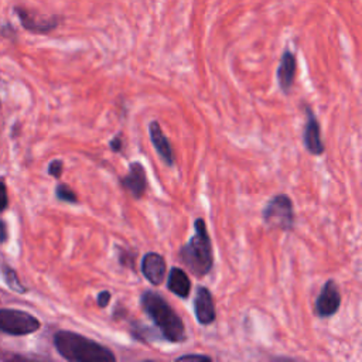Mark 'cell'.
Returning <instances> with one entry per match:
<instances>
[{"label":"cell","instance_id":"cell-18","mask_svg":"<svg viewBox=\"0 0 362 362\" xmlns=\"http://www.w3.org/2000/svg\"><path fill=\"white\" fill-rule=\"evenodd\" d=\"M111 297H112V294H111L108 290L101 291V293L98 294V297H97V303H98V306H99L101 308H105V307L109 304Z\"/></svg>","mask_w":362,"mask_h":362},{"label":"cell","instance_id":"cell-19","mask_svg":"<svg viewBox=\"0 0 362 362\" xmlns=\"http://www.w3.org/2000/svg\"><path fill=\"white\" fill-rule=\"evenodd\" d=\"M8 207V191L5 184L0 181V211H4Z\"/></svg>","mask_w":362,"mask_h":362},{"label":"cell","instance_id":"cell-16","mask_svg":"<svg viewBox=\"0 0 362 362\" xmlns=\"http://www.w3.org/2000/svg\"><path fill=\"white\" fill-rule=\"evenodd\" d=\"M135 262H136V253L129 251V249H121L119 251V263L125 267L135 269Z\"/></svg>","mask_w":362,"mask_h":362},{"label":"cell","instance_id":"cell-15","mask_svg":"<svg viewBox=\"0 0 362 362\" xmlns=\"http://www.w3.org/2000/svg\"><path fill=\"white\" fill-rule=\"evenodd\" d=\"M56 195L60 201H64V203H70V204H77L78 203L77 194L66 184H60L56 188Z\"/></svg>","mask_w":362,"mask_h":362},{"label":"cell","instance_id":"cell-21","mask_svg":"<svg viewBox=\"0 0 362 362\" xmlns=\"http://www.w3.org/2000/svg\"><path fill=\"white\" fill-rule=\"evenodd\" d=\"M197 361V359H200V361H211V358L210 356H207V355H183V356H179L177 358V361Z\"/></svg>","mask_w":362,"mask_h":362},{"label":"cell","instance_id":"cell-1","mask_svg":"<svg viewBox=\"0 0 362 362\" xmlns=\"http://www.w3.org/2000/svg\"><path fill=\"white\" fill-rule=\"evenodd\" d=\"M140 304L146 315L153 321L162 338L179 344L186 339V327L180 315L167 300L153 290H146L140 297Z\"/></svg>","mask_w":362,"mask_h":362},{"label":"cell","instance_id":"cell-3","mask_svg":"<svg viewBox=\"0 0 362 362\" xmlns=\"http://www.w3.org/2000/svg\"><path fill=\"white\" fill-rule=\"evenodd\" d=\"M179 255L186 267L197 277L207 276L212 270V242L203 218H197L194 221V235L184 246L180 248Z\"/></svg>","mask_w":362,"mask_h":362},{"label":"cell","instance_id":"cell-17","mask_svg":"<svg viewBox=\"0 0 362 362\" xmlns=\"http://www.w3.org/2000/svg\"><path fill=\"white\" fill-rule=\"evenodd\" d=\"M49 173L56 177V179H60L61 174H63V162L61 160H54L52 162L50 167H49Z\"/></svg>","mask_w":362,"mask_h":362},{"label":"cell","instance_id":"cell-6","mask_svg":"<svg viewBox=\"0 0 362 362\" xmlns=\"http://www.w3.org/2000/svg\"><path fill=\"white\" fill-rule=\"evenodd\" d=\"M341 306V293L334 280H327L321 289V293L318 294L315 300V314L320 318L332 317Z\"/></svg>","mask_w":362,"mask_h":362},{"label":"cell","instance_id":"cell-8","mask_svg":"<svg viewBox=\"0 0 362 362\" xmlns=\"http://www.w3.org/2000/svg\"><path fill=\"white\" fill-rule=\"evenodd\" d=\"M303 143L310 155L320 156L324 153V143L321 140V129L318 119L311 109L307 108V119L303 132Z\"/></svg>","mask_w":362,"mask_h":362},{"label":"cell","instance_id":"cell-12","mask_svg":"<svg viewBox=\"0 0 362 362\" xmlns=\"http://www.w3.org/2000/svg\"><path fill=\"white\" fill-rule=\"evenodd\" d=\"M296 68H297V61H296V56L286 50L282 54L280 59V64L277 68V81H279V87L283 92L289 94L293 83H294V76H296Z\"/></svg>","mask_w":362,"mask_h":362},{"label":"cell","instance_id":"cell-4","mask_svg":"<svg viewBox=\"0 0 362 362\" xmlns=\"http://www.w3.org/2000/svg\"><path fill=\"white\" fill-rule=\"evenodd\" d=\"M262 218L270 228L290 231L294 225V210L289 195L277 194L270 198L262 211Z\"/></svg>","mask_w":362,"mask_h":362},{"label":"cell","instance_id":"cell-7","mask_svg":"<svg viewBox=\"0 0 362 362\" xmlns=\"http://www.w3.org/2000/svg\"><path fill=\"white\" fill-rule=\"evenodd\" d=\"M193 307H194L195 318L201 325H210L215 321L217 310L214 304V297L207 287L200 286L197 289Z\"/></svg>","mask_w":362,"mask_h":362},{"label":"cell","instance_id":"cell-5","mask_svg":"<svg viewBox=\"0 0 362 362\" xmlns=\"http://www.w3.org/2000/svg\"><path fill=\"white\" fill-rule=\"evenodd\" d=\"M40 328V321L22 310H0V330L11 335H28Z\"/></svg>","mask_w":362,"mask_h":362},{"label":"cell","instance_id":"cell-13","mask_svg":"<svg viewBox=\"0 0 362 362\" xmlns=\"http://www.w3.org/2000/svg\"><path fill=\"white\" fill-rule=\"evenodd\" d=\"M167 289L177 297L187 298L191 291V280L180 267H171L167 277Z\"/></svg>","mask_w":362,"mask_h":362},{"label":"cell","instance_id":"cell-14","mask_svg":"<svg viewBox=\"0 0 362 362\" xmlns=\"http://www.w3.org/2000/svg\"><path fill=\"white\" fill-rule=\"evenodd\" d=\"M22 19V23L25 25V28L28 30H33V32H40V33H46L50 30H54L59 26V20L56 18L53 19H42V20H36L35 16H32L29 12L25 11H18Z\"/></svg>","mask_w":362,"mask_h":362},{"label":"cell","instance_id":"cell-2","mask_svg":"<svg viewBox=\"0 0 362 362\" xmlns=\"http://www.w3.org/2000/svg\"><path fill=\"white\" fill-rule=\"evenodd\" d=\"M59 354L74 362H115V354L105 345L71 331H59L54 335Z\"/></svg>","mask_w":362,"mask_h":362},{"label":"cell","instance_id":"cell-20","mask_svg":"<svg viewBox=\"0 0 362 362\" xmlns=\"http://www.w3.org/2000/svg\"><path fill=\"white\" fill-rule=\"evenodd\" d=\"M109 146H111L112 152H115V153L122 152V147H123V139H122V136H121V135L115 136V138L109 142Z\"/></svg>","mask_w":362,"mask_h":362},{"label":"cell","instance_id":"cell-11","mask_svg":"<svg viewBox=\"0 0 362 362\" xmlns=\"http://www.w3.org/2000/svg\"><path fill=\"white\" fill-rule=\"evenodd\" d=\"M149 135H150V140L157 152V155L162 157V160L169 166L173 167L174 166V152L171 147V143L169 142L167 136L164 135L162 126L159 122L153 121L149 125Z\"/></svg>","mask_w":362,"mask_h":362},{"label":"cell","instance_id":"cell-10","mask_svg":"<svg viewBox=\"0 0 362 362\" xmlns=\"http://www.w3.org/2000/svg\"><path fill=\"white\" fill-rule=\"evenodd\" d=\"M167 265L162 255L156 252H147L142 259V273L153 284L160 286L166 277Z\"/></svg>","mask_w":362,"mask_h":362},{"label":"cell","instance_id":"cell-9","mask_svg":"<svg viewBox=\"0 0 362 362\" xmlns=\"http://www.w3.org/2000/svg\"><path fill=\"white\" fill-rule=\"evenodd\" d=\"M121 186L128 190L136 200L142 198L147 188V179L146 171L142 163L133 162L129 166V173L121 179Z\"/></svg>","mask_w":362,"mask_h":362}]
</instances>
